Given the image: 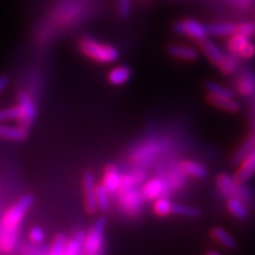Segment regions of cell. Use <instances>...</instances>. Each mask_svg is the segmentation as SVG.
Segmentation results:
<instances>
[{"mask_svg":"<svg viewBox=\"0 0 255 255\" xmlns=\"http://www.w3.org/2000/svg\"><path fill=\"white\" fill-rule=\"evenodd\" d=\"M200 46L202 49L205 55L215 64L216 66H219L220 70L226 75H232L237 70L238 62L237 59L233 56H226L223 53V51L216 45L215 43H213L212 40H209L208 38L200 40Z\"/></svg>","mask_w":255,"mask_h":255,"instance_id":"4","label":"cell"},{"mask_svg":"<svg viewBox=\"0 0 255 255\" xmlns=\"http://www.w3.org/2000/svg\"><path fill=\"white\" fill-rule=\"evenodd\" d=\"M181 170L182 173L189 175V176L203 178L207 176V169L203 164L194 161H184L181 163Z\"/></svg>","mask_w":255,"mask_h":255,"instance_id":"21","label":"cell"},{"mask_svg":"<svg viewBox=\"0 0 255 255\" xmlns=\"http://www.w3.org/2000/svg\"><path fill=\"white\" fill-rule=\"evenodd\" d=\"M212 237L214 238L216 242H219L222 247L227 248V250H235L237 248V241L232 237L227 231L221 227H216L212 231Z\"/></svg>","mask_w":255,"mask_h":255,"instance_id":"18","label":"cell"},{"mask_svg":"<svg viewBox=\"0 0 255 255\" xmlns=\"http://www.w3.org/2000/svg\"><path fill=\"white\" fill-rule=\"evenodd\" d=\"M120 202L128 214L137 215L141 212L142 196L135 189V178L130 175L122 176L120 187Z\"/></svg>","mask_w":255,"mask_h":255,"instance_id":"2","label":"cell"},{"mask_svg":"<svg viewBox=\"0 0 255 255\" xmlns=\"http://www.w3.org/2000/svg\"><path fill=\"white\" fill-rule=\"evenodd\" d=\"M171 214L186 216V218H196V216H199L201 214V212L197 208H195V207L173 203V207H171Z\"/></svg>","mask_w":255,"mask_h":255,"instance_id":"28","label":"cell"},{"mask_svg":"<svg viewBox=\"0 0 255 255\" xmlns=\"http://www.w3.org/2000/svg\"><path fill=\"white\" fill-rule=\"evenodd\" d=\"M96 201H97V208L102 212H108L110 209L109 191L103 184L96 187Z\"/></svg>","mask_w":255,"mask_h":255,"instance_id":"26","label":"cell"},{"mask_svg":"<svg viewBox=\"0 0 255 255\" xmlns=\"http://www.w3.org/2000/svg\"><path fill=\"white\" fill-rule=\"evenodd\" d=\"M27 137V130L21 127H8L0 124V138L11 141H24Z\"/></svg>","mask_w":255,"mask_h":255,"instance_id":"16","label":"cell"},{"mask_svg":"<svg viewBox=\"0 0 255 255\" xmlns=\"http://www.w3.org/2000/svg\"><path fill=\"white\" fill-rule=\"evenodd\" d=\"M255 173V148L251 151V154L247 156L244 161L241 162L240 169L235 174V181L239 183L244 184L251 176H253Z\"/></svg>","mask_w":255,"mask_h":255,"instance_id":"11","label":"cell"},{"mask_svg":"<svg viewBox=\"0 0 255 255\" xmlns=\"http://www.w3.org/2000/svg\"><path fill=\"white\" fill-rule=\"evenodd\" d=\"M168 53L174 58L187 60V62H193L199 58V52L196 49L187 45H178V44L168 46Z\"/></svg>","mask_w":255,"mask_h":255,"instance_id":"13","label":"cell"},{"mask_svg":"<svg viewBox=\"0 0 255 255\" xmlns=\"http://www.w3.org/2000/svg\"><path fill=\"white\" fill-rule=\"evenodd\" d=\"M131 71L127 65H119L114 68L108 75V79L113 85H123L129 81Z\"/></svg>","mask_w":255,"mask_h":255,"instance_id":"17","label":"cell"},{"mask_svg":"<svg viewBox=\"0 0 255 255\" xmlns=\"http://www.w3.org/2000/svg\"><path fill=\"white\" fill-rule=\"evenodd\" d=\"M237 34H241V36L252 37L255 34V23H242L238 25Z\"/></svg>","mask_w":255,"mask_h":255,"instance_id":"33","label":"cell"},{"mask_svg":"<svg viewBox=\"0 0 255 255\" xmlns=\"http://www.w3.org/2000/svg\"><path fill=\"white\" fill-rule=\"evenodd\" d=\"M30 239L33 244H41L45 240V234L40 227H33L30 231Z\"/></svg>","mask_w":255,"mask_h":255,"instance_id":"35","label":"cell"},{"mask_svg":"<svg viewBox=\"0 0 255 255\" xmlns=\"http://www.w3.org/2000/svg\"><path fill=\"white\" fill-rule=\"evenodd\" d=\"M254 148H255V136L247 137V139L244 142V144L239 148V150L235 152L234 156L232 157L231 163L233 165L240 164L241 162L251 154V151L253 150Z\"/></svg>","mask_w":255,"mask_h":255,"instance_id":"20","label":"cell"},{"mask_svg":"<svg viewBox=\"0 0 255 255\" xmlns=\"http://www.w3.org/2000/svg\"><path fill=\"white\" fill-rule=\"evenodd\" d=\"M218 187L223 195L227 197H238L241 200H247L248 197L242 184L237 182L235 178L228 174L220 175L218 177Z\"/></svg>","mask_w":255,"mask_h":255,"instance_id":"8","label":"cell"},{"mask_svg":"<svg viewBox=\"0 0 255 255\" xmlns=\"http://www.w3.org/2000/svg\"><path fill=\"white\" fill-rule=\"evenodd\" d=\"M161 144L159 143H146L133 154V159L137 162H145L158 154Z\"/></svg>","mask_w":255,"mask_h":255,"instance_id":"19","label":"cell"},{"mask_svg":"<svg viewBox=\"0 0 255 255\" xmlns=\"http://www.w3.org/2000/svg\"><path fill=\"white\" fill-rule=\"evenodd\" d=\"M252 1H253V0H238L239 6H240L241 8H247L248 6H251Z\"/></svg>","mask_w":255,"mask_h":255,"instance_id":"37","label":"cell"},{"mask_svg":"<svg viewBox=\"0 0 255 255\" xmlns=\"http://www.w3.org/2000/svg\"><path fill=\"white\" fill-rule=\"evenodd\" d=\"M228 46L234 55L244 57V58H251L255 56V44L251 40V37L234 33L232 39L229 40Z\"/></svg>","mask_w":255,"mask_h":255,"instance_id":"9","label":"cell"},{"mask_svg":"<svg viewBox=\"0 0 255 255\" xmlns=\"http://www.w3.org/2000/svg\"><path fill=\"white\" fill-rule=\"evenodd\" d=\"M18 232H2L0 231V250L5 253L11 252L17 245Z\"/></svg>","mask_w":255,"mask_h":255,"instance_id":"24","label":"cell"},{"mask_svg":"<svg viewBox=\"0 0 255 255\" xmlns=\"http://www.w3.org/2000/svg\"><path fill=\"white\" fill-rule=\"evenodd\" d=\"M19 117H20V107L19 105L0 109V123L7 122V121L19 120Z\"/></svg>","mask_w":255,"mask_h":255,"instance_id":"30","label":"cell"},{"mask_svg":"<svg viewBox=\"0 0 255 255\" xmlns=\"http://www.w3.org/2000/svg\"><path fill=\"white\" fill-rule=\"evenodd\" d=\"M206 90L209 95H215L220 96V97H228V98H234L235 92L231 90V89L222 87L221 84L215 82H208L206 83Z\"/></svg>","mask_w":255,"mask_h":255,"instance_id":"27","label":"cell"},{"mask_svg":"<svg viewBox=\"0 0 255 255\" xmlns=\"http://www.w3.org/2000/svg\"><path fill=\"white\" fill-rule=\"evenodd\" d=\"M119 4V13L121 17L127 18L131 12V0H117Z\"/></svg>","mask_w":255,"mask_h":255,"instance_id":"34","label":"cell"},{"mask_svg":"<svg viewBox=\"0 0 255 255\" xmlns=\"http://www.w3.org/2000/svg\"><path fill=\"white\" fill-rule=\"evenodd\" d=\"M66 246V237H64L63 234H58L53 241V244L51 245V248L49 250V253L51 255H59L64 254Z\"/></svg>","mask_w":255,"mask_h":255,"instance_id":"32","label":"cell"},{"mask_svg":"<svg viewBox=\"0 0 255 255\" xmlns=\"http://www.w3.org/2000/svg\"><path fill=\"white\" fill-rule=\"evenodd\" d=\"M96 183L95 177L92 173L88 171L83 176V190H84V199H85V209L90 214L97 210V201H96Z\"/></svg>","mask_w":255,"mask_h":255,"instance_id":"10","label":"cell"},{"mask_svg":"<svg viewBox=\"0 0 255 255\" xmlns=\"http://www.w3.org/2000/svg\"><path fill=\"white\" fill-rule=\"evenodd\" d=\"M208 101L212 104H214L215 107L220 108V109L231 111V113H234V111L239 110V103L234 98H228V97H220V96L215 95H209Z\"/></svg>","mask_w":255,"mask_h":255,"instance_id":"22","label":"cell"},{"mask_svg":"<svg viewBox=\"0 0 255 255\" xmlns=\"http://www.w3.org/2000/svg\"><path fill=\"white\" fill-rule=\"evenodd\" d=\"M34 197L31 194H27L21 197L15 205L8 210L4 215L1 221V227L0 231L2 232H18L19 226L23 221L24 216L26 215L28 209L33 205Z\"/></svg>","mask_w":255,"mask_h":255,"instance_id":"3","label":"cell"},{"mask_svg":"<svg viewBox=\"0 0 255 255\" xmlns=\"http://www.w3.org/2000/svg\"><path fill=\"white\" fill-rule=\"evenodd\" d=\"M8 84V78L6 76H0V94L5 90Z\"/></svg>","mask_w":255,"mask_h":255,"instance_id":"36","label":"cell"},{"mask_svg":"<svg viewBox=\"0 0 255 255\" xmlns=\"http://www.w3.org/2000/svg\"><path fill=\"white\" fill-rule=\"evenodd\" d=\"M227 208L239 220H246L248 218V210L241 199H238V197H228Z\"/></svg>","mask_w":255,"mask_h":255,"instance_id":"23","label":"cell"},{"mask_svg":"<svg viewBox=\"0 0 255 255\" xmlns=\"http://www.w3.org/2000/svg\"><path fill=\"white\" fill-rule=\"evenodd\" d=\"M19 107H20V117H19V127L28 129L36 119L37 108L32 98L25 92H21L18 96Z\"/></svg>","mask_w":255,"mask_h":255,"instance_id":"7","label":"cell"},{"mask_svg":"<svg viewBox=\"0 0 255 255\" xmlns=\"http://www.w3.org/2000/svg\"><path fill=\"white\" fill-rule=\"evenodd\" d=\"M79 47L85 56L98 63L110 64L116 62L120 57L116 47L109 44L101 43L90 37L82 38L79 41Z\"/></svg>","mask_w":255,"mask_h":255,"instance_id":"1","label":"cell"},{"mask_svg":"<svg viewBox=\"0 0 255 255\" xmlns=\"http://www.w3.org/2000/svg\"><path fill=\"white\" fill-rule=\"evenodd\" d=\"M107 225V220L100 218L96 220L90 232L85 235L83 242L82 253L88 255L102 254L103 253V241H104V228Z\"/></svg>","mask_w":255,"mask_h":255,"instance_id":"5","label":"cell"},{"mask_svg":"<svg viewBox=\"0 0 255 255\" xmlns=\"http://www.w3.org/2000/svg\"><path fill=\"white\" fill-rule=\"evenodd\" d=\"M208 36L215 37H225V36H233L237 32L238 25L232 23H212L206 25Z\"/></svg>","mask_w":255,"mask_h":255,"instance_id":"15","label":"cell"},{"mask_svg":"<svg viewBox=\"0 0 255 255\" xmlns=\"http://www.w3.org/2000/svg\"><path fill=\"white\" fill-rule=\"evenodd\" d=\"M238 88L244 95H251L254 91V82L250 76L244 75L238 79Z\"/></svg>","mask_w":255,"mask_h":255,"instance_id":"31","label":"cell"},{"mask_svg":"<svg viewBox=\"0 0 255 255\" xmlns=\"http://www.w3.org/2000/svg\"><path fill=\"white\" fill-rule=\"evenodd\" d=\"M171 207H173V202L170 200L165 199V197H158L156 199L154 210L159 216H167L171 214Z\"/></svg>","mask_w":255,"mask_h":255,"instance_id":"29","label":"cell"},{"mask_svg":"<svg viewBox=\"0 0 255 255\" xmlns=\"http://www.w3.org/2000/svg\"><path fill=\"white\" fill-rule=\"evenodd\" d=\"M121 181H122V176H121L119 169L115 165H108L104 171L103 177V186L107 188L109 194H114L119 191L121 187Z\"/></svg>","mask_w":255,"mask_h":255,"instance_id":"12","label":"cell"},{"mask_svg":"<svg viewBox=\"0 0 255 255\" xmlns=\"http://www.w3.org/2000/svg\"><path fill=\"white\" fill-rule=\"evenodd\" d=\"M85 234L83 232H77L73 237L72 240L66 242L65 251H64V254L66 255H76L82 253L83 248V242H84Z\"/></svg>","mask_w":255,"mask_h":255,"instance_id":"25","label":"cell"},{"mask_svg":"<svg viewBox=\"0 0 255 255\" xmlns=\"http://www.w3.org/2000/svg\"><path fill=\"white\" fill-rule=\"evenodd\" d=\"M174 31L177 34L193 38L197 41L208 37V31H207L206 25L197 20H194V19H184V20L177 21L174 25Z\"/></svg>","mask_w":255,"mask_h":255,"instance_id":"6","label":"cell"},{"mask_svg":"<svg viewBox=\"0 0 255 255\" xmlns=\"http://www.w3.org/2000/svg\"><path fill=\"white\" fill-rule=\"evenodd\" d=\"M164 182L159 178H155V180L149 181L148 183L143 187L142 196L145 200H156L158 197H162V194L164 191Z\"/></svg>","mask_w":255,"mask_h":255,"instance_id":"14","label":"cell"}]
</instances>
